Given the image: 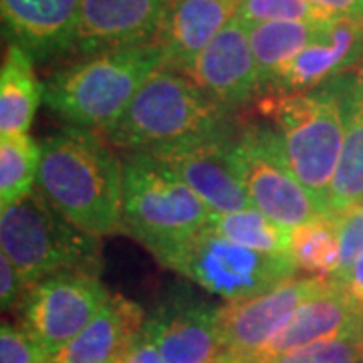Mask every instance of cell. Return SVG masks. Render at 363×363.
Here are the masks:
<instances>
[{
  "label": "cell",
  "mask_w": 363,
  "mask_h": 363,
  "mask_svg": "<svg viewBox=\"0 0 363 363\" xmlns=\"http://www.w3.org/2000/svg\"><path fill=\"white\" fill-rule=\"evenodd\" d=\"M123 166V228L157 260L204 230L206 204L166 160L130 154Z\"/></svg>",
  "instance_id": "cell-6"
},
{
  "label": "cell",
  "mask_w": 363,
  "mask_h": 363,
  "mask_svg": "<svg viewBox=\"0 0 363 363\" xmlns=\"http://www.w3.org/2000/svg\"><path fill=\"white\" fill-rule=\"evenodd\" d=\"M236 16L247 26L274 21H327L333 18L309 0H238Z\"/></svg>",
  "instance_id": "cell-26"
},
{
  "label": "cell",
  "mask_w": 363,
  "mask_h": 363,
  "mask_svg": "<svg viewBox=\"0 0 363 363\" xmlns=\"http://www.w3.org/2000/svg\"><path fill=\"white\" fill-rule=\"evenodd\" d=\"M259 111L271 119L281 135L289 166L309 192L319 214L331 216V186L345 138L341 75L315 89L264 95Z\"/></svg>",
  "instance_id": "cell-3"
},
{
  "label": "cell",
  "mask_w": 363,
  "mask_h": 363,
  "mask_svg": "<svg viewBox=\"0 0 363 363\" xmlns=\"http://www.w3.org/2000/svg\"><path fill=\"white\" fill-rule=\"evenodd\" d=\"M145 315L138 303L111 295L77 337L59 351L52 363H116L140 337Z\"/></svg>",
  "instance_id": "cell-19"
},
{
  "label": "cell",
  "mask_w": 363,
  "mask_h": 363,
  "mask_svg": "<svg viewBox=\"0 0 363 363\" xmlns=\"http://www.w3.org/2000/svg\"><path fill=\"white\" fill-rule=\"evenodd\" d=\"M335 279L347 289V293L353 297V301L363 309V255L353 260L347 269L339 271Z\"/></svg>",
  "instance_id": "cell-32"
},
{
  "label": "cell",
  "mask_w": 363,
  "mask_h": 363,
  "mask_svg": "<svg viewBox=\"0 0 363 363\" xmlns=\"http://www.w3.org/2000/svg\"><path fill=\"white\" fill-rule=\"evenodd\" d=\"M0 363H52V357L23 327L4 323L0 329Z\"/></svg>",
  "instance_id": "cell-28"
},
{
  "label": "cell",
  "mask_w": 363,
  "mask_h": 363,
  "mask_svg": "<svg viewBox=\"0 0 363 363\" xmlns=\"http://www.w3.org/2000/svg\"><path fill=\"white\" fill-rule=\"evenodd\" d=\"M0 247L26 289L63 272L97 274L99 236L61 216L35 186L14 206L0 210Z\"/></svg>",
  "instance_id": "cell-5"
},
{
  "label": "cell",
  "mask_w": 363,
  "mask_h": 363,
  "mask_svg": "<svg viewBox=\"0 0 363 363\" xmlns=\"http://www.w3.org/2000/svg\"><path fill=\"white\" fill-rule=\"evenodd\" d=\"M26 286L23 283V277L18 274L11 259L2 252L0 255V298H2V309H11L16 298L23 295Z\"/></svg>",
  "instance_id": "cell-30"
},
{
  "label": "cell",
  "mask_w": 363,
  "mask_h": 363,
  "mask_svg": "<svg viewBox=\"0 0 363 363\" xmlns=\"http://www.w3.org/2000/svg\"><path fill=\"white\" fill-rule=\"evenodd\" d=\"M40 145L28 133H0V208L21 202L35 186Z\"/></svg>",
  "instance_id": "cell-24"
},
{
  "label": "cell",
  "mask_w": 363,
  "mask_h": 363,
  "mask_svg": "<svg viewBox=\"0 0 363 363\" xmlns=\"http://www.w3.org/2000/svg\"><path fill=\"white\" fill-rule=\"evenodd\" d=\"M208 224L220 236L242 247L269 255H291L293 228L272 220L257 208H248L233 214H218L212 216Z\"/></svg>",
  "instance_id": "cell-25"
},
{
  "label": "cell",
  "mask_w": 363,
  "mask_h": 363,
  "mask_svg": "<svg viewBox=\"0 0 363 363\" xmlns=\"http://www.w3.org/2000/svg\"><path fill=\"white\" fill-rule=\"evenodd\" d=\"M327 279H289L257 297L220 307L222 357L230 363H252L298 307L317 295Z\"/></svg>",
  "instance_id": "cell-10"
},
{
  "label": "cell",
  "mask_w": 363,
  "mask_h": 363,
  "mask_svg": "<svg viewBox=\"0 0 363 363\" xmlns=\"http://www.w3.org/2000/svg\"><path fill=\"white\" fill-rule=\"evenodd\" d=\"M160 262L228 303L257 297L295 277L291 255H269L233 242L210 228L164 255Z\"/></svg>",
  "instance_id": "cell-7"
},
{
  "label": "cell",
  "mask_w": 363,
  "mask_h": 363,
  "mask_svg": "<svg viewBox=\"0 0 363 363\" xmlns=\"http://www.w3.org/2000/svg\"><path fill=\"white\" fill-rule=\"evenodd\" d=\"M162 67L157 43L95 52L52 73L43 85V101L73 128L107 133Z\"/></svg>",
  "instance_id": "cell-4"
},
{
  "label": "cell",
  "mask_w": 363,
  "mask_h": 363,
  "mask_svg": "<svg viewBox=\"0 0 363 363\" xmlns=\"http://www.w3.org/2000/svg\"><path fill=\"white\" fill-rule=\"evenodd\" d=\"M363 333V309L353 301L347 289L335 277L327 279V285L305 301L291 321L267 343L252 363L283 355L325 339L347 337Z\"/></svg>",
  "instance_id": "cell-15"
},
{
  "label": "cell",
  "mask_w": 363,
  "mask_h": 363,
  "mask_svg": "<svg viewBox=\"0 0 363 363\" xmlns=\"http://www.w3.org/2000/svg\"><path fill=\"white\" fill-rule=\"evenodd\" d=\"M341 238V271L363 255V202L339 216Z\"/></svg>",
  "instance_id": "cell-29"
},
{
  "label": "cell",
  "mask_w": 363,
  "mask_h": 363,
  "mask_svg": "<svg viewBox=\"0 0 363 363\" xmlns=\"http://www.w3.org/2000/svg\"><path fill=\"white\" fill-rule=\"evenodd\" d=\"M116 363H164V359H162V353L157 350L156 341L143 327L140 337L131 343L130 350L125 351Z\"/></svg>",
  "instance_id": "cell-31"
},
{
  "label": "cell",
  "mask_w": 363,
  "mask_h": 363,
  "mask_svg": "<svg viewBox=\"0 0 363 363\" xmlns=\"http://www.w3.org/2000/svg\"><path fill=\"white\" fill-rule=\"evenodd\" d=\"M37 188L61 216L99 238L123 228V166L97 131L69 125L45 138Z\"/></svg>",
  "instance_id": "cell-1"
},
{
  "label": "cell",
  "mask_w": 363,
  "mask_h": 363,
  "mask_svg": "<svg viewBox=\"0 0 363 363\" xmlns=\"http://www.w3.org/2000/svg\"><path fill=\"white\" fill-rule=\"evenodd\" d=\"M81 0H0L2 26L11 45L35 61L73 51Z\"/></svg>",
  "instance_id": "cell-16"
},
{
  "label": "cell",
  "mask_w": 363,
  "mask_h": 363,
  "mask_svg": "<svg viewBox=\"0 0 363 363\" xmlns=\"http://www.w3.org/2000/svg\"><path fill=\"white\" fill-rule=\"evenodd\" d=\"M233 140V138H230ZM196 145L162 157L176 169L212 216L252 208L247 190L236 176L228 156V142Z\"/></svg>",
  "instance_id": "cell-18"
},
{
  "label": "cell",
  "mask_w": 363,
  "mask_h": 363,
  "mask_svg": "<svg viewBox=\"0 0 363 363\" xmlns=\"http://www.w3.org/2000/svg\"><path fill=\"white\" fill-rule=\"evenodd\" d=\"M188 77L226 109L248 104L260 89L259 67L247 25L233 16L198 55Z\"/></svg>",
  "instance_id": "cell-12"
},
{
  "label": "cell",
  "mask_w": 363,
  "mask_h": 363,
  "mask_svg": "<svg viewBox=\"0 0 363 363\" xmlns=\"http://www.w3.org/2000/svg\"><path fill=\"white\" fill-rule=\"evenodd\" d=\"M105 135L130 154L156 157L234 138L230 109L168 67L157 69L143 83Z\"/></svg>",
  "instance_id": "cell-2"
},
{
  "label": "cell",
  "mask_w": 363,
  "mask_h": 363,
  "mask_svg": "<svg viewBox=\"0 0 363 363\" xmlns=\"http://www.w3.org/2000/svg\"><path fill=\"white\" fill-rule=\"evenodd\" d=\"M363 63V16L331 18L321 35L307 45L274 79L271 93H301Z\"/></svg>",
  "instance_id": "cell-13"
},
{
  "label": "cell",
  "mask_w": 363,
  "mask_h": 363,
  "mask_svg": "<svg viewBox=\"0 0 363 363\" xmlns=\"http://www.w3.org/2000/svg\"><path fill=\"white\" fill-rule=\"evenodd\" d=\"M169 0H81L73 51L95 52L156 43Z\"/></svg>",
  "instance_id": "cell-11"
},
{
  "label": "cell",
  "mask_w": 363,
  "mask_h": 363,
  "mask_svg": "<svg viewBox=\"0 0 363 363\" xmlns=\"http://www.w3.org/2000/svg\"><path fill=\"white\" fill-rule=\"evenodd\" d=\"M238 0H169L156 43L164 67L188 75L198 55L236 16Z\"/></svg>",
  "instance_id": "cell-17"
},
{
  "label": "cell",
  "mask_w": 363,
  "mask_h": 363,
  "mask_svg": "<svg viewBox=\"0 0 363 363\" xmlns=\"http://www.w3.org/2000/svg\"><path fill=\"white\" fill-rule=\"evenodd\" d=\"M291 257L298 271L335 277L341 271L339 218L319 216L291 230Z\"/></svg>",
  "instance_id": "cell-23"
},
{
  "label": "cell",
  "mask_w": 363,
  "mask_h": 363,
  "mask_svg": "<svg viewBox=\"0 0 363 363\" xmlns=\"http://www.w3.org/2000/svg\"><path fill=\"white\" fill-rule=\"evenodd\" d=\"M309 2L333 18L363 16V0H309Z\"/></svg>",
  "instance_id": "cell-33"
},
{
  "label": "cell",
  "mask_w": 363,
  "mask_h": 363,
  "mask_svg": "<svg viewBox=\"0 0 363 363\" xmlns=\"http://www.w3.org/2000/svg\"><path fill=\"white\" fill-rule=\"evenodd\" d=\"M164 363H216L224 353L220 307L178 301L160 307L145 319Z\"/></svg>",
  "instance_id": "cell-14"
},
{
  "label": "cell",
  "mask_w": 363,
  "mask_h": 363,
  "mask_svg": "<svg viewBox=\"0 0 363 363\" xmlns=\"http://www.w3.org/2000/svg\"><path fill=\"white\" fill-rule=\"evenodd\" d=\"M33 57L18 45H9L0 71V133H26L37 113L43 85Z\"/></svg>",
  "instance_id": "cell-22"
},
{
  "label": "cell",
  "mask_w": 363,
  "mask_h": 363,
  "mask_svg": "<svg viewBox=\"0 0 363 363\" xmlns=\"http://www.w3.org/2000/svg\"><path fill=\"white\" fill-rule=\"evenodd\" d=\"M109 297L97 274H52L26 289L23 329L55 357L93 321Z\"/></svg>",
  "instance_id": "cell-9"
},
{
  "label": "cell",
  "mask_w": 363,
  "mask_h": 363,
  "mask_svg": "<svg viewBox=\"0 0 363 363\" xmlns=\"http://www.w3.org/2000/svg\"><path fill=\"white\" fill-rule=\"evenodd\" d=\"M327 21H274L247 26L250 47L259 67L260 89L269 91L298 52L321 35Z\"/></svg>",
  "instance_id": "cell-21"
},
{
  "label": "cell",
  "mask_w": 363,
  "mask_h": 363,
  "mask_svg": "<svg viewBox=\"0 0 363 363\" xmlns=\"http://www.w3.org/2000/svg\"><path fill=\"white\" fill-rule=\"evenodd\" d=\"M345 138L331 186L329 214L343 216L363 202V63L341 75Z\"/></svg>",
  "instance_id": "cell-20"
},
{
  "label": "cell",
  "mask_w": 363,
  "mask_h": 363,
  "mask_svg": "<svg viewBox=\"0 0 363 363\" xmlns=\"http://www.w3.org/2000/svg\"><path fill=\"white\" fill-rule=\"evenodd\" d=\"M257 363H363V333L317 341Z\"/></svg>",
  "instance_id": "cell-27"
},
{
  "label": "cell",
  "mask_w": 363,
  "mask_h": 363,
  "mask_svg": "<svg viewBox=\"0 0 363 363\" xmlns=\"http://www.w3.org/2000/svg\"><path fill=\"white\" fill-rule=\"evenodd\" d=\"M228 156L252 208L289 228L319 218V210L297 180L274 128L248 123L228 142Z\"/></svg>",
  "instance_id": "cell-8"
}]
</instances>
